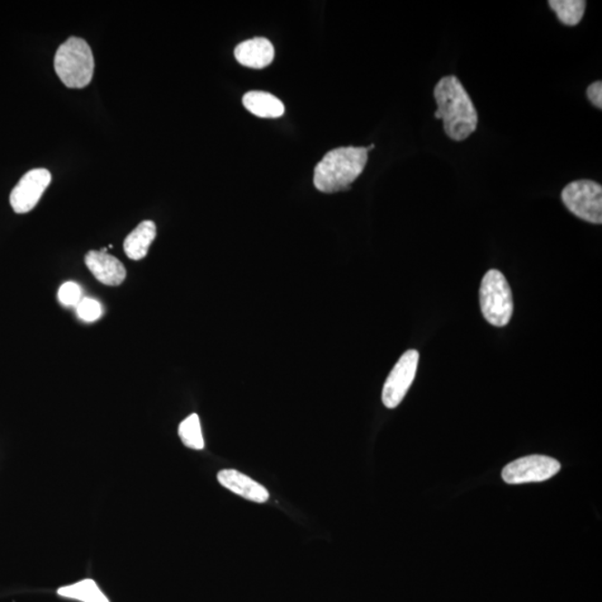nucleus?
I'll list each match as a JSON object with an SVG mask.
<instances>
[{
	"instance_id": "f257e3e1",
	"label": "nucleus",
	"mask_w": 602,
	"mask_h": 602,
	"mask_svg": "<svg viewBox=\"0 0 602 602\" xmlns=\"http://www.w3.org/2000/svg\"><path fill=\"white\" fill-rule=\"evenodd\" d=\"M434 97L438 104L435 117L442 120L449 139L464 141L476 132L478 116L470 95L455 76H445L436 84Z\"/></svg>"
},
{
	"instance_id": "39448f33",
	"label": "nucleus",
	"mask_w": 602,
	"mask_h": 602,
	"mask_svg": "<svg viewBox=\"0 0 602 602\" xmlns=\"http://www.w3.org/2000/svg\"><path fill=\"white\" fill-rule=\"evenodd\" d=\"M568 210L590 224H602V187L590 180L569 183L561 193Z\"/></svg>"
},
{
	"instance_id": "20e7f679",
	"label": "nucleus",
	"mask_w": 602,
	"mask_h": 602,
	"mask_svg": "<svg viewBox=\"0 0 602 602\" xmlns=\"http://www.w3.org/2000/svg\"><path fill=\"white\" fill-rule=\"evenodd\" d=\"M480 305L483 316L491 325L509 324L514 314V297L508 281L499 270H490L482 279Z\"/></svg>"
},
{
	"instance_id": "4468645a",
	"label": "nucleus",
	"mask_w": 602,
	"mask_h": 602,
	"mask_svg": "<svg viewBox=\"0 0 602 602\" xmlns=\"http://www.w3.org/2000/svg\"><path fill=\"white\" fill-rule=\"evenodd\" d=\"M57 592L65 598L82 602H110L99 589L97 582L91 579H84L74 585L61 587Z\"/></svg>"
},
{
	"instance_id": "0eeeda50",
	"label": "nucleus",
	"mask_w": 602,
	"mask_h": 602,
	"mask_svg": "<svg viewBox=\"0 0 602 602\" xmlns=\"http://www.w3.org/2000/svg\"><path fill=\"white\" fill-rule=\"evenodd\" d=\"M419 360L420 354L415 349L407 350L398 359L383 387L382 401L387 409H395L404 400L414 382Z\"/></svg>"
},
{
	"instance_id": "6ab92c4d",
	"label": "nucleus",
	"mask_w": 602,
	"mask_h": 602,
	"mask_svg": "<svg viewBox=\"0 0 602 602\" xmlns=\"http://www.w3.org/2000/svg\"><path fill=\"white\" fill-rule=\"evenodd\" d=\"M588 98L590 99V102L594 104L596 107H598L599 110L602 108V83L600 80L594 84H591L587 89Z\"/></svg>"
},
{
	"instance_id": "2eb2a0df",
	"label": "nucleus",
	"mask_w": 602,
	"mask_h": 602,
	"mask_svg": "<svg viewBox=\"0 0 602 602\" xmlns=\"http://www.w3.org/2000/svg\"><path fill=\"white\" fill-rule=\"evenodd\" d=\"M549 5L559 21L567 26H576L584 17L587 3L585 0H550Z\"/></svg>"
},
{
	"instance_id": "7ed1b4c3",
	"label": "nucleus",
	"mask_w": 602,
	"mask_h": 602,
	"mask_svg": "<svg viewBox=\"0 0 602 602\" xmlns=\"http://www.w3.org/2000/svg\"><path fill=\"white\" fill-rule=\"evenodd\" d=\"M54 66L65 87L83 88L93 79L94 56L87 41L70 37L56 51Z\"/></svg>"
},
{
	"instance_id": "f03ea898",
	"label": "nucleus",
	"mask_w": 602,
	"mask_h": 602,
	"mask_svg": "<svg viewBox=\"0 0 602 602\" xmlns=\"http://www.w3.org/2000/svg\"><path fill=\"white\" fill-rule=\"evenodd\" d=\"M367 160V148L348 146L329 152L315 169V187L324 193L349 189L362 174Z\"/></svg>"
},
{
	"instance_id": "9b49d317",
	"label": "nucleus",
	"mask_w": 602,
	"mask_h": 602,
	"mask_svg": "<svg viewBox=\"0 0 602 602\" xmlns=\"http://www.w3.org/2000/svg\"><path fill=\"white\" fill-rule=\"evenodd\" d=\"M235 56L245 68L264 69L273 63L274 47L267 38L255 37L236 46Z\"/></svg>"
},
{
	"instance_id": "9d476101",
	"label": "nucleus",
	"mask_w": 602,
	"mask_h": 602,
	"mask_svg": "<svg viewBox=\"0 0 602 602\" xmlns=\"http://www.w3.org/2000/svg\"><path fill=\"white\" fill-rule=\"evenodd\" d=\"M218 481L226 489L243 496L245 500L255 504H264L269 500V492L264 486L239 471L222 470L218 473Z\"/></svg>"
},
{
	"instance_id": "ddd939ff",
	"label": "nucleus",
	"mask_w": 602,
	"mask_h": 602,
	"mask_svg": "<svg viewBox=\"0 0 602 602\" xmlns=\"http://www.w3.org/2000/svg\"><path fill=\"white\" fill-rule=\"evenodd\" d=\"M243 103L254 116L264 118H277L283 116V103L273 94L253 91L245 94Z\"/></svg>"
},
{
	"instance_id": "a211bd4d",
	"label": "nucleus",
	"mask_w": 602,
	"mask_h": 602,
	"mask_svg": "<svg viewBox=\"0 0 602 602\" xmlns=\"http://www.w3.org/2000/svg\"><path fill=\"white\" fill-rule=\"evenodd\" d=\"M59 300L65 306H78L82 301V291L78 283L73 282H65L60 288Z\"/></svg>"
},
{
	"instance_id": "f8f14e48",
	"label": "nucleus",
	"mask_w": 602,
	"mask_h": 602,
	"mask_svg": "<svg viewBox=\"0 0 602 602\" xmlns=\"http://www.w3.org/2000/svg\"><path fill=\"white\" fill-rule=\"evenodd\" d=\"M156 236V226L153 221L141 222L134 230L126 236L125 251L132 260H141L149 253L150 245Z\"/></svg>"
},
{
	"instance_id": "6e6552de",
	"label": "nucleus",
	"mask_w": 602,
	"mask_h": 602,
	"mask_svg": "<svg viewBox=\"0 0 602 602\" xmlns=\"http://www.w3.org/2000/svg\"><path fill=\"white\" fill-rule=\"evenodd\" d=\"M51 181V174L46 169H34L28 171L19 180L17 186L11 193V206L13 210L19 215L32 210L41 200L45 190L49 188Z\"/></svg>"
},
{
	"instance_id": "1a4fd4ad",
	"label": "nucleus",
	"mask_w": 602,
	"mask_h": 602,
	"mask_svg": "<svg viewBox=\"0 0 602 602\" xmlns=\"http://www.w3.org/2000/svg\"><path fill=\"white\" fill-rule=\"evenodd\" d=\"M89 272L99 282L107 286H120L125 281L126 270L125 265L113 255L103 251L92 250L85 255Z\"/></svg>"
},
{
	"instance_id": "423d86ee",
	"label": "nucleus",
	"mask_w": 602,
	"mask_h": 602,
	"mask_svg": "<svg viewBox=\"0 0 602 602\" xmlns=\"http://www.w3.org/2000/svg\"><path fill=\"white\" fill-rule=\"evenodd\" d=\"M561 464L546 455H530L511 462L502 471V478L508 485L543 482L560 471Z\"/></svg>"
},
{
	"instance_id": "f3484780",
	"label": "nucleus",
	"mask_w": 602,
	"mask_h": 602,
	"mask_svg": "<svg viewBox=\"0 0 602 602\" xmlns=\"http://www.w3.org/2000/svg\"><path fill=\"white\" fill-rule=\"evenodd\" d=\"M76 310H78L79 319L88 322L97 320L103 312L101 303L92 300V298H84L76 306Z\"/></svg>"
},
{
	"instance_id": "dca6fc26",
	"label": "nucleus",
	"mask_w": 602,
	"mask_h": 602,
	"mask_svg": "<svg viewBox=\"0 0 602 602\" xmlns=\"http://www.w3.org/2000/svg\"><path fill=\"white\" fill-rule=\"evenodd\" d=\"M179 436L182 443L187 448L197 449H205V440H203L200 419L197 414H191L187 417L179 426Z\"/></svg>"
}]
</instances>
